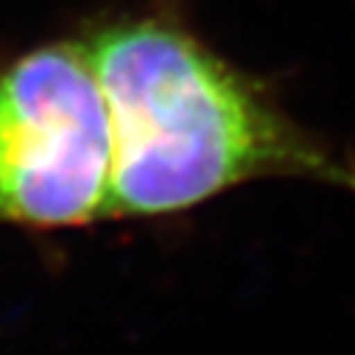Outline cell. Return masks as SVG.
<instances>
[{
  "instance_id": "cell-1",
  "label": "cell",
  "mask_w": 355,
  "mask_h": 355,
  "mask_svg": "<svg viewBox=\"0 0 355 355\" xmlns=\"http://www.w3.org/2000/svg\"><path fill=\"white\" fill-rule=\"evenodd\" d=\"M84 45L115 140L107 218L185 213L275 176L355 191L349 154L302 129L176 17L121 20Z\"/></svg>"
},
{
  "instance_id": "cell-2",
  "label": "cell",
  "mask_w": 355,
  "mask_h": 355,
  "mask_svg": "<svg viewBox=\"0 0 355 355\" xmlns=\"http://www.w3.org/2000/svg\"><path fill=\"white\" fill-rule=\"evenodd\" d=\"M112 162L110 107L84 42L40 48L0 73V218H107Z\"/></svg>"
}]
</instances>
